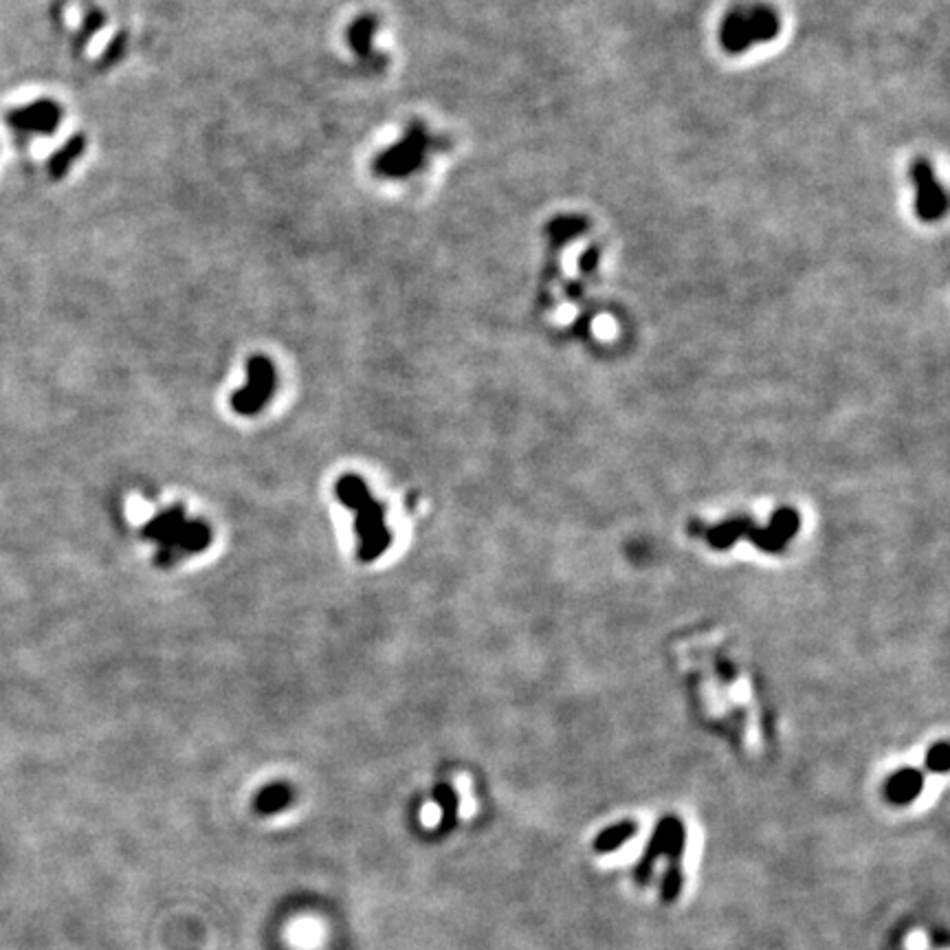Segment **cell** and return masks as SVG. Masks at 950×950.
Segmentation results:
<instances>
[{
    "mask_svg": "<svg viewBox=\"0 0 950 950\" xmlns=\"http://www.w3.org/2000/svg\"><path fill=\"white\" fill-rule=\"evenodd\" d=\"M337 498L341 504L355 510V528L359 535V557L374 561L392 543V533L385 524V506L370 495L361 477L344 475L337 482Z\"/></svg>",
    "mask_w": 950,
    "mask_h": 950,
    "instance_id": "obj_1",
    "label": "cell"
},
{
    "mask_svg": "<svg viewBox=\"0 0 950 950\" xmlns=\"http://www.w3.org/2000/svg\"><path fill=\"white\" fill-rule=\"evenodd\" d=\"M143 537L158 546L157 561L170 566L185 554L205 551L211 542V530L202 522H190L183 506H172L143 526Z\"/></svg>",
    "mask_w": 950,
    "mask_h": 950,
    "instance_id": "obj_2",
    "label": "cell"
},
{
    "mask_svg": "<svg viewBox=\"0 0 950 950\" xmlns=\"http://www.w3.org/2000/svg\"><path fill=\"white\" fill-rule=\"evenodd\" d=\"M667 821V836H664V852L667 858V869H664L663 882H660V898L664 904H673L680 898L682 891V853L687 845V832L680 818H664Z\"/></svg>",
    "mask_w": 950,
    "mask_h": 950,
    "instance_id": "obj_3",
    "label": "cell"
},
{
    "mask_svg": "<svg viewBox=\"0 0 950 950\" xmlns=\"http://www.w3.org/2000/svg\"><path fill=\"white\" fill-rule=\"evenodd\" d=\"M273 392V368L269 361L264 359H253L249 365V383L247 388L240 389L238 394H234L231 403L238 414H255L258 409H262V405L267 403L269 397Z\"/></svg>",
    "mask_w": 950,
    "mask_h": 950,
    "instance_id": "obj_4",
    "label": "cell"
},
{
    "mask_svg": "<svg viewBox=\"0 0 950 950\" xmlns=\"http://www.w3.org/2000/svg\"><path fill=\"white\" fill-rule=\"evenodd\" d=\"M4 119H7L9 128L21 130V133L49 134L60 122V108L53 101H36L21 110H12Z\"/></svg>",
    "mask_w": 950,
    "mask_h": 950,
    "instance_id": "obj_5",
    "label": "cell"
},
{
    "mask_svg": "<svg viewBox=\"0 0 950 950\" xmlns=\"http://www.w3.org/2000/svg\"><path fill=\"white\" fill-rule=\"evenodd\" d=\"M664 836H667V821L663 818V821L658 823V827H655L654 836L649 838V843H647V847H645L643 856H640L638 865L634 867V874H631L638 886H647L651 882V876H654V869H655V860H658L664 852Z\"/></svg>",
    "mask_w": 950,
    "mask_h": 950,
    "instance_id": "obj_6",
    "label": "cell"
},
{
    "mask_svg": "<svg viewBox=\"0 0 950 950\" xmlns=\"http://www.w3.org/2000/svg\"><path fill=\"white\" fill-rule=\"evenodd\" d=\"M922 785H924V779L922 775L918 773V770H900V773H895L894 776H891L889 781H886V797H889L891 803L895 805H906L911 803L913 799L920 797V792H922Z\"/></svg>",
    "mask_w": 950,
    "mask_h": 950,
    "instance_id": "obj_7",
    "label": "cell"
},
{
    "mask_svg": "<svg viewBox=\"0 0 950 950\" xmlns=\"http://www.w3.org/2000/svg\"><path fill=\"white\" fill-rule=\"evenodd\" d=\"M636 834H638V823L634 821H620L616 826H610L595 838V852L610 853L620 850Z\"/></svg>",
    "mask_w": 950,
    "mask_h": 950,
    "instance_id": "obj_8",
    "label": "cell"
},
{
    "mask_svg": "<svg viewBox=\"0 0 950 950\" xmlns=\"http://www.w3.org/2000/svg\"><path fill=\"white\" fill-rule=\"evenodd\" d=\"M80 152H81V139H80V137L73 139V141L66 143V146L62 148V150L57 152L56 157L51 158V166H49L51 176H53V178H60L62 175H64V172L69 170L71 163H73V158H75Z\"/></svg>",
    "mask_w": 950,
    "mask_h": 950,
    "instance_id": "obj_9",
    "label": "cell"
},
{
    "mask_svg": "<svg viewBox=\"0 0 950 950\" xmlns=\"http://www.w3.org/2000/svg\"><path fill=\"white\" fill-rule=\"evenodd\" d=\"M930 770L935 773H946L948 770V744H937L929 750V759H926Z\"/></svg>",
    "mask_w": 950,
    "mask_h": 950,
    "instance_id": "obj_10",
    "label": "cell"
}]
</instances>
